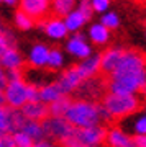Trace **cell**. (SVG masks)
Masks as SVG:
<instances>
[{
    "label": "cell",
    "mask_w": 146,
    "mask_h": 147,
    "mask_svg": "<svg viewBox=\"0 0 146 147\" xmlns=\"http://www.w3.org/2000/svg\"><path fill=\"white\" fill-rule=\"evenodd\" d=\"M108 28L104 26V25H94L90 28V38L95 44H104V42L108 41Z\"/></svg>",
    "instance_id": "17"
},
{
    "label": "cell",
    "mask_w": 146,
    "mask_h": 147,
    "mask_svg": "<svg viewBox=\"0 0 146 147\" xmlns=\"http://www.w3.org/2000/svg\"><path fill=\"white\" fill-rule=\"evenodd\" d=\"M18 10L30 16L33 25L41 26L48 20V15L51 10V2L49 0H20Z\"/></svg>",
    "instance_id": "2"
},
{
    "label": "cell",
    "mask_w": 146,
    "mask_h": 147,
    "mask_svg": "<svg viewBox=\"0 0 146 147\" xmlns=\"http://www.w3.org/2000/svg\"><path fill=\"white\" fill-rule=\"evenodd\" d=\"M40 28H43L51 38H63L68 34V26H66V23H63V20L44 21Z\"/></svg>",
    "instance_id": "13"
},
{
    "label": "cell",
    "mask_w": 146,
    "mask_h": 147,
    "mask_svg": "<svg viewBox=\"0 0 146 147\" xmlns=\"http://www.w3.org/2000/svg\"><path fill=\"white\" fill-rule=\"evenodd\" d=\"M68 49H69V53L76 54L79 57H89V54H90V47L82 41V34H76L69 41Z\"/></svg>",
    "instance_id": "15"
},
{
    "label": "cell",
    "mask_w": 146,
    "mask_h": 147,
    "mask_svg": "<svg viewBox=\"0 0 146 147\" xmlns=\"http://www.w3.org/2000/svg\"><path fill=\"white\" fill-rule=\"evenodd\" d=\"M26 84L23 80H10L5 88L7 105L12 108H20L26 101Z\"/></svg>",
    "instance_id": "4"
},
{
    "label": "cell",
    "mask_w": 146,
    "mask_h": 147,
    "mask_svg": "<svg viewBox=\"0 0 146 147\" xmlns=\"http://www.w3.org/2000/svg\"><path fill=\"white\" fill-rule=\"evenodd\" d=\"M49 2H53V0H49Z\"/></svg>",
    "instance_id": "37"
},
{
    "label": "cell",
    "mask_w": 146,
    "mask_h": 147,
    "mask_svg": "<svg viewBox=\"0 0 146 147\" xmlns=\"http://www.w3.org/2000/svg\"><path fill=\"white\" fill-rule=\"evenodd\" d=\"M105 144L110 147H136L133 137L126 136L123 131H120L118 127H113V126L107 131Z\"/></svg>",
    "instance_id": "8"
},
{
    "label": "cell",
    "mask_w": 146,
    "mask_h": 147,
    "mask_svg": "<svg viewBox=\"0 0 146 147\" xmlns=\"http://www.w3.org/2000/svg\"><path fill=\"white\" fill-rule=\"evenodd\" d=\"M21 113L31 121H36V123H41L46 118H49V105L46 101L41 100H26L23 105L20 106Z\"/></svg>",
    "instance_id": "5"
},
{
    "label": "cell",
    "mask_w": 146,
    "mask_h": 147,
    "mask_svg": "<svg viewBox=\"0 0 146 147\" xmlns=\"http://www.w3.org/2000/svg\"><path fill=\"white\" fill-rule=\"evenodd\" d=\"M2 26H3V21H2V18H0V30H3Z\"/></svg>",
    "instance_id": "36"
},
{
    "label": "cell",
    "mask_w": 146,
    "mask_h": 147,
    "mask_svg": "<svg viewBox=\"0 0 146 147\" xmlns=\"http://www.w3.org/2000/svg\"><path fill=\"white\" fill-rule=\"evenodd\" d=\"M13 136V141H15V146L16 147H31L33 144H35V141H33L31 137L28 136V134H25V132H13L12 134Z\"/></svg>",
    "instance_id": "24"
},
{
    "label": "cell",
    "mask_w": 146,
    "mask_h": 147,
    "mask_svg": "<svg viewBox=\"0 0 146 147\" xmlns=\"http://www.w3.org/2000/svg\"><path fill=\"white\" fill-rule=\"evenodd\" d=\"M79 67H81V70H82L85 79L87 77H92L95 74H99V56L97 57H92V59H87L85 62L79 64Z\"/></svg>",
    "instance_id": "20"
},
{
    "label": "cell",
    "mask_w": 146,
    "mask_h": 147,
    "mask_svg": "<svg viewBox=\"0 0 146 147\" xmlns=\"http://www.w3.org/2000/svg\"><path fill=\"white\" fill-rule=\"evenodd\" d=\"M90 2H92L94 10H97V11L107 10V7H108V3H110V0H90Z\"/></svg>",
    "instance_id": "29"
},
{
    "label": "cell",
    "mask_w": 146,
    "mask_h": 147,
    "mask_svg": "<svg viewBox=\"0 0 146 147\" xmlns=\"http://www.w3.org/2000/svg\"><path fill=\"white\" fill-rule=\"evenodd\" d=\"M84 23H85V18L82 16V13H81L79 10L77 11H71V13L66 16V26H68V30H71V31L79 30Z\"/></svg>",
    "instance_id": "18"
},
{
    "label": "cell",
    "mask_w": 146,
    "mask_h": 147,
    "mask_svg": "<svg viewBox=\"0 0 146 147\" xmlns=\"http://www.w3.org/2000/svg\"><path fill=\"white\" fill-rule=\"evenodd\" d=\"M10 47H16L15 36H13L10 31L0 30V57H2L3 53H5L7 49H10Z\"/></svg>",
    "instance_id": "19"
},
{
    "label": "cell",
    "mask_w": 146,
    "mask_h": 147,
    "mask_svg": "<svg viewBox=\"0 0 146 147\" xmlns=\"http://www.w3.org/2000/svg\"><path fill=\"white\" fill-rule=\"evenodd\" d=\"M48 64H49L51 70L53 69H57L63 64V56H61V51L57 47H53L51 51L48 49Z\"/></svg>",
    "instance_id": "22"
},
{
    "label": "cell",
    "mask_w": 146,
    "mask_h": 147,
    "mask_svg": "<svg viewBox=\"0 0 146 147\" xmlns=\"http://www.w3.org/2000/svg\"><path fill=\"white\" fill-rule=\"evenodd\" d=\"M100 103L107 110L112 123L136 113L143 105V101L136 96V93H113V92H107Z\"/></svg>",
    "instance_id": "1"
},
{
    "label": "cell",
    "mask_w": 146,
    "mask_h": 147,
    "mask_svg": "<svg viewBox=\"0 0 146 147\" xmlns=\"http://www.w3.org/2000/svg\"><path fill=\"white\" fill-rule=\"evenodd\" d=\"M31 62L35 65H44L48 62V47L44 46H35L31 51Z\"/></svg>",
    "instance_id": "21"
},
{
    "label": "cell",
    "mask_w": 146,
    "mask_h": 147,
    "mask_svg": "<svg viewBox=\"0 0 146 147\" xmlns=\"http://www.w3.org/2000/svg\"><path fill=\"white\" fill-rule=\"evenodd\" d=\"M26 100H40V90L41 87L35 84H26Z\"/></svg>",
    "instance_id": "27"
},
{
    "label": "cell",
    "mask_w": 146,
    "mask_h": 147,
    "mask_svg": "<svg viewBox=\"0 0 146 147\" xmlns=\"http://www.w3.org/2000/svg\"><path fill=\"white\" fill-rule=\"evenodd\" d=\"M135 131H136V134H146V116L145 118H140V119L136 121Z\"/></svg>",
    "instance_id": "30"
},
{
    "label": "cell",
    "mask_w": 146,
    "mask_h": 147,
    "mask_svg": "<svg viewBox=\"0 0 146 147\" xmlns=\"http://www.w3.org/2000/svg\"><path fill=\"white\" fill-rule=\"evenodd\" d=\"M7 108H8V132L13 134V132L21 131L28 118L18 108H12V106H7Z\"/></svg>",
    "instance_id": "11"
},
{
    "label": "cell",
    "mask_w": 146,
    "mask_h": 147,
    "mask_svg": "<svg viewBox=\"0 0 146 147\" xmlns=\"http://www.w3.org/2000/svg\"><path fill=\"white\" fill-rule=\"evenodd\" d=\"M72 100L74 98L71 95H63V96H59L57 100L48 103V105H49V116H53V118H64L68 108L71 106V103H72Z\"/></svg>",
    "instance_id": "10"
},
{
    "label": "cell",
    "mask_w": 146,
    "mask_h": 147,
    "mask_svg": "<svg viewBox=\"0 0 146 147\" xmlns=\"http://www.w3.org/2000/svg\"><path fill=\"white\" fill-rule=\"evenodd\" d=\"M21 62H23V57H21L20 53L16 51V47H10V49H7L5 53H3V56L0 57V65H2V67H5L7 70H8V69L18 67Z\"/></svg>",
    "instance_id": "14"
},
{
    "label": "cell",
    "mask_w": 146,
    "mask_h": 147,
    "mask_svg": "<svg viewBox=\"0 0 146 147\" xmlns=\"http://www.w3.org/2000/svg\"><path fill=\"white\" fill-rule=\"evenodd\" d=\"M15 23H16V26L20 28V30H28V28L33 26L31 18L26 15V13H23L21 10L15 11Z\"/></svg>",
    "instance_id": "23"
},
{
    "label": "cell",
    "mask_w": 146,
    "mask_h": 147,
    "mask_svg": "<svg viewBox=\"0 0 146 147\" xmlns=\"http://www.w3.org/2000/svg\"><path fill=\"white\" fill-rule=\"evenodd\" d=\"M8 132V108L0 106V136Z\"/></svg>",
    "instance_id": "25"
},
{
    "label": "cell",
    "mask_w": 146,
    "mask_h": 147,
    "mask_svg": "<svg viewBox=\"0 0 146 147\" xmlns=\"http://www.w3.org/2000/svg\"><path fill=\"white\" fill-rule=\"evenodd\" d=\"M121 54H123V49H107L105 53L100 54L99 56V74L108 77L110 74L115 70Z\"/></svg>",
    "instance_id": "7"
},
{
    "label": "cell",
    "mask_w": 146,
    "mask_h": 147,
    "mask_svg": "<svg viewBox=\"0 0 146 147\" xmlns=\"http://www.w3.org/2000/svg\"><path fill=\"white\" fill-rule=\"evenodd\" d=\"M21 132H25L28 136L31 137L33 141H43V129H41V124L36 123V121H31V119H26L25 126L21 129Z\"/></svg>",
    "instance_id": "16"
},
{
    "label": "cell",
    "mask_w": 146,
    "mask_h": 147,
    "mask_svg": "<svg viewBox=\"0 0 146 147\" xmlns=\"http://www.w3.org/2000/svg\"><path fill=\"white\" fill-rule=\"evenodd\" d=\"M107 131H108V127L104 126V124H97V126L90 127H76L74 137L89 147H99L105 144Z\"/></svg>",
    "instance_id": "3"
},
{
    "label": "cell",
    "mask_w": 146,
    "mask_h": 147,
    "mask_svg": "<svg viewBox=\"0 0 146 147\" xmlns=\"http://www.w3.org/2000/svg\"><path fill=\"white\" fill-rule=\"evenodd\" d=\"M74 2L76 0H53L51 2V10L48 15V20H64L66 16L72 11Z\"/></svg>",
    "instance_id": "9"
},
{
    "label": "cell",
    "mask_w": 146,
    "mask_h": 147,
    "mask_svg": "<svg viewBox=\"0 0 146 147\" xmlns=\"http://www.w3.org/2000/svg\"><path fill=\"white\" fill-rule=\"evenodd\" d=\"M7 84H8V77L5 75L3 69H2V65H0V90H5Z\"/></svg>",
    "instance_id": "31"
},
{
    "label": "cell",
    "mask_w": 146,
    "mask_h": 147,
    "mask_svg": "<svg viewBox=\"0 0 146 147\" xmlns=\"http://www.w3.org/2000/svg\"><path fill=\"white\" fill-rule=\"evenodd\" d=\"M133 141L136 147H146V134H138Z\"/></svg>",
    "instance_id": "32"
},
{
    "label": "cell",
    "mask_w": 146,
    "mask_h": 147,
    "mask_svg": "<svg viewBox=\"0 0 146 147\" xmlns=\"http://www.w3.org/2000/svg\"><path fill=\"white\" fill-rule=\"evenodd\" d=\"M102 25L107 26L108 30H115V28L118 26V16L115 15V13H107L102 18Z\"/></svg>",
    "instance_id": "28"
},
{
    "label": "cell",
    "mask_w": 146,
    "mask_h": 147,
    "mask_svg": "<svg viewBox=\"0 0 146 147\" xmlns=\"http://www.w3.org/2000/svg\"><path fill=\"white\" fill-rule=\"evenodd\" d=\"M63 95H66V93L63 92L59 82L56 80V82H53V84H49V85L41 87V90H40V100L46 101V103H51V101L57 100V98L63 96Z\"/></svg>",
    "instance_id": "12"
},
{
    "label": "cell",
    "mask_w": 146,
    "mask_h": 147,
    "mask_svg": "<svg viewBox=\"0 0 146 147\" xmlns=\"http://www.w3.org/2000/svg\"><path fill=\"white\" fill-rule=\"evenodd\" d=\"M0 2H7V3H15L16 0H0Z\"/></svg>",
    "instance_id": "35"
},
{
    "label": "cell",
    "mask_w": 146,
    "mask_h": 147,
    "mask_svg": "<svg viewBox=\"0 0 146 147\" xmlns=\"http://www.w3.org/2000/svg\"><path fill=\"white\" fill-rule=\"evenodd\" d=\"M31 147H54V146H51L48 141H40L38 144H33Z\"/></svg>",
    "instance_id": "33"
},
{
    "label": "cell",
    "mask_w": 146,
    "mask_h": 147,
    "mask_svg": "<svg viewBox=\"0 0 146 147\" xmlns=\"http://www.w3.org/2000/svg\"><path fill=\"white\" fill-rule=\"evenodd\" d=\"M84 79H85V77H84L82 70L79 67V64H74L72 67H69L68 70H64L63 75H61V79L57 80V82H59V85H61V88H63L64 93L71 95V92H72Z\"/></svg>",
    "instance_id": "6"
},
{
    "label": "cell",
    "mask_w": 146,
    "mask_h": 147,
    "mask_svg": "<svg viewBox=\"0 0 146 147\" xmlns=\"http://www.w3.org/2000/svg\"><path fill=\"white\" fill-rule=\"evenodd\" d=\"M5 105H7L5 93H3V90H0V106H5Z\"/></svg>",
    "instance_id": "34"
},
{
    "label": "cell",
    "mask_w": 146,
    "mask_h": 147,
    "mask_svg": "<svg viewBox=\"0 0 146 147\" xmlns=\"http://www.w3.org/2000/svg\"><path fill=\"white\" fill-rule=\"evenodd\" d=\"M79 11L82 13V16L85 18V21H89L90 18H92V13H94L92 2H90V0H82V2H81V7H79Z\"/></svg>",
    "instance_id": "26"
}]
</instances>
